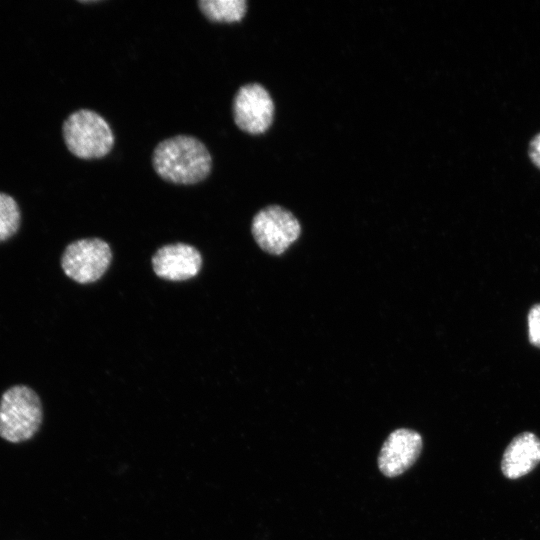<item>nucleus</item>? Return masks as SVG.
I'll use <instances>...</instances> for the list:
<instances>
[{
	"label": "nucleus",
	"instance_id": "1",
	"mask_svg": "<svg viewBox=\"0 0 540 540\" xmlns=\"http://www.w3.org/2000/svg\"><path fill=\"white\" fill-rule=\"evenodd\" d=\"M152 165L163 180L178 185H192L208 177L212 157L198 138L176 135L156 145Z\"/></svg>",
	"mask_w": 540,
	"mask_h": 540
},
{
	"label": "nucleus",
	"instance_id": "2",
	"mask_svg": "<svg viewBox=\"0 0 540 540\" xmlns=\"http://www.w3.org/2000/svg\"><path fill=\"white\" fill-rule=\"evenodd\" d=\"M43 410L38 394L26 385H14L0 398V437L11 443L31 439L39 430Z\"/></svg>",
	"mask_w": 540,
	"mask_h": 540
},
{
	"label": "nucleus",
	"instance_id": "3",
	"mask_svg": "<svg viewBox=\"0 0 540 540\" xmlns=\"http://www.w3.org/2000/svg\"><path fill=\"white\" fill-rule=\"evenodd\" d=\"M62 134L68 150L82 159L104 157L114 145V134L109 124L90 109L71 113L62 125Z\"/></svg>",
	"mask_w": 540,
	"mask_h": 540
},
{
	"label": "nucleus",
	"instance_id": "4",
	"mask_svg": "<svg viewBox=\"0 0 540 540\" xmlns=\"http://www.w3.org/2000/svg\"><path fill=\"white\" fill-rule=\"evenodd\" d=\"M251 231L262 250L269 254L280 255L298 239L301 227L290 211L271 205L255 214Z\"/></svg>",
	"mask_w": 540,
	"mask_h": 540
},
{
	"label": "nucleus",
	"instance_id": "5",
	"mask_svg": "<svg viewBox=\"0 0 540 540\" xmlns=\"http://www.w3.org/2000/svg\"><path fill=\"white\" fill-rule=\"evenodd\" d=\"M112 260L111 249L99 238L79 239L70 243L61 257V267L72 280L88 284L98 280Z\"/></svg>",
	"mask_w": 540,
	"mask_h": 540
},
{
	"label": "nucleus",
	"instance_id": "6",
	"mask_svg": "<svg viewBox=\"0 0 540 540\" xmlns=\"http://www.w3.org/2000/svg\"><path fill=\"white\" fill-rule=\"evenodd\" d=\"M232 113L239 129L249 134H261L273 121L274 103L262 85L248 83L236 92Z\"/></svg>",
	"mask_w": 540,
	"mask_h": 540
},
{
	"label": "nucleus",
	"instance_id": "7",
	"mask_svg": "<svg viewBox=\"0 0 540 540\" xmlns=\"http://www.w3.org/2000/svg\"><path fill=\"white\" fill-rule=\"evenodd\" d=\"M422 449V438L413 430L397 429L385 440L378 457V467L387 477H395L408 470Z\"/></svg>",
	"mask_w": 540,
	"mask_h": 540
},
{
	"label": "nucleus",
	"instance_id": "8",
	"mask_svg": "<svg viewBox=\"0 0 540 540\" xmlns=\"http://www.w3.org/2000/svg\"><path fill=\"white\" fill-rule=\"evenodd\" d=\"M202 265L200 252L185 243L168 244L152 257L155 274L171 281H184L196 276Z\"/></svg>",
	"mask_w": 540,
	"mask_h": 540
},
{
	"label": "nucleus",
	"instance_id": "9",
	"mask_svg": "<svg viewBox=\"0 0 540 540\" xmlns=\"http://www.w3.org/2000/svg\"><path fill=\"white\" fill-rule=\"evenodd\" d=\"M540 462V439L531 432L517 435L507 446L501 469L509 479L520 478Z\"/></svg>",
	"mask_w": 540,
	"mask_h": 540
},
{
	"label": "nucleus",
	"instance_id": "10",
	"mask_svg": "<svg viewBox=\"0 0 540 540\" xmlns=\"http://www.w3.org/2000/svg\"><path fill=\"white\" fill-rule=\"evenodd\" d=\"M197 5L202 14L212 22H238L247 11L245 0H200Z\"/></svg>",
	"mask_w": 540,
	"mask_h": 540
},
{
	"label": "nucleus",
	"instance_id": "11",
	"mask_svg": "<svg viewBox=\"0 0 540 540\" xmlns=\"http://www.w3.org/2000/svg\"><path fill=\"white\" fill-rule=\"evenodd\" d=\"M20 221L17 202L10 195L0 192V242L8 240L18 231Z\"/></svg>",
	"mask_w": 540,
	"mask_h": 540
},
{
	"label": "nucleus",
	"instance_id": "12",
	"mask_svg": "<svg viewBox=\"0 0 540 540\" xmlns=\"http://www.w3.org/2000/svg\"><path fill=\"white\" fill-rule=\"evenodd\" d=\"M528 339L531 345L540 349V303H536L528 311Z\"/></svg>",
	"mask_w": 540,
	"mask_h": 540
},
{
	"label": "nucleus",
	"instance_id": "13",
	"mask_svg": "<svg viewBox=\"0 0 540 540\" xmlns=\"http://www.w3.org/2000/svg\"><path fill=\"white\" fill-rule=\"evenodd\" d=\"M528 153L532 163L540 169V133L530 141Z\"/></svg>",
	"mask_w": 540,
	"mask_h": 540
}]
</instances>
